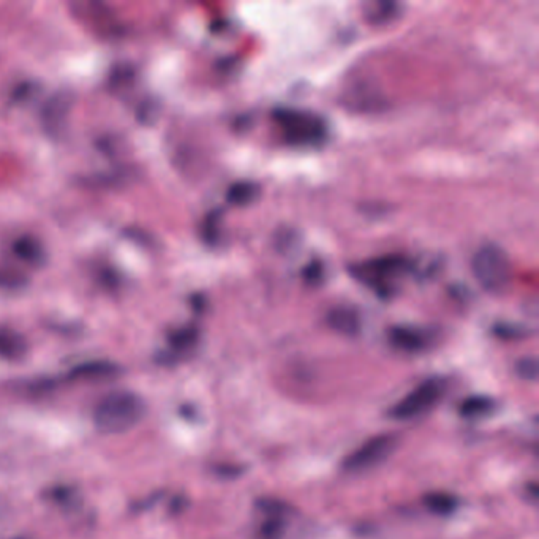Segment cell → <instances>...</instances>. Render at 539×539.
<instances>
[{
	"label": "cell",
	"instance_id": "11",
	"mask_svg": "<svg viewBox=\"0 0 539 539\" xmlns=\"http://www.w3.org/2000/svg\"><path fill=\"white\" fill-rule=\"evenodd\" d=\"M427 508L430 509L432 513L440 515H452L459 506V500L451 494H445V492H433L424 498Z\"/></svg>",
	"mask_w": 539,
	"mask_h": 539
},
{
	"label": "cell",
	"instance_id": "8",
	"mask_svg": "<svg viewBox=\"0 0 539 539\" xmlns=\"http://www.w3.org/2000/svg\"><path fill=\"white\" fill-rule=\"evenodd\" d=\"M327 323H329V326L333 327L334 331L345 334V336H355L361 329L358 312L355 308L345 307V306L333 308L327 314Z\"/></svg>",
	"mask_w": 539,
	"mask_h": 539
},
{
	"label": "cell",
	"instance_id": "2",
	"mask_svg": "<svg viewBox=\"0 0 539 539\" xmlns=\"http://www.w3.org/2000/svg\"><path fill=\"white\" fill-rule=\"evenodd\" d=\"M283 139L295 146H314L326 137V126L320 116L301 109L282 108L274 113Z\"/></svg>",
	"mask_w": 539,
	"mask_h": 539
},
{
	"label": "cell",
	"instance_id": "19",
	"mask_svg": "<svg viewBox=\"0 0 539 539\" xmlns=\"http://www.w3.org/2000/svg\"><path fill=\"white\" fill-rule=\"evenodd\" d=\"M21 285L23 277H18L10 270H0V288H18Z\"/></svg>",
	"mask_w": 539,
	"mask_h": 539
},
{
	"label": "cell",
	"instance_id": "13",
	"mask_svg": "<svg viewBox=\"0 0 539 539\" xmlns=\"http://www.w3.org/2000/svg\"><path fill=\"white\" fill-rule=\"evenodd\" d=\"M13 251L16 253V257L21 258L25 263H38L43 255L40 244L35 239L31 238L18 239L13 245Z\"/></svg>",
	"mask_w": 539,
	"mask_h": 539
},
{
	"label": "cell",
	"instance_id": "12",
	"mask_svg": "<svg viewBox=\"0 0 539 539\" xmlns=\"http://www.w3.org/2000/svg\"><path fill=\"white\" fill-rule=\"evenodd\" d=\"M25 342L19 334L0 331V356L6 359H18L25 353Z\"/></svg>",
	"mask_w": 539,
	"mask_h": 539
},
{
	"label": "cell",
	"instance_id": "15",
	"mask_svg": "<svg viewBox=\"0 0 539 539\" xmlns=\"http://www.w3.org/2000/svg\"><path fill=\"white\" fill-rule=\"evenodd\" d=\"M116 372V365L108 363H89L82 364L80 367H76L71 374L78 376V378H95V376L113 375Z\"/></svg>",
	"mask_w": 539,
	"mask_h": 539
},
{
	"label": "cell",
	"instance_id": "9",
	"mask_svg": "<svg viewBox=\"0 0 539 539\" xmlns=\"http://www.w3.org/2000/svg\"><path fill=\"white\" fill-rule=\"evenodd\" d=\"M70 101L63 95L51 99L43 111V124L48 130L57 133L62 128L65 118L69 114Z\"/></svg>",
	"mask_w": 539,
	"mask_h": 539
},
{
	"label": "cell",
	"instance_id": "14",
	"mask_svg": "<svg viewBox=\"0 0 539 539\" xmlns=\"http://www.w3.org/2000/svg\"><path fill=\"white\" fill-rule=\"evenodd\" d=\"M258 194L257 185H253L251 182H238L234 184L230 192H228V201L232 204H238V206H244L255 200Z\"/></svg>",
	"mask_w": 539,
	"mask_h": 539
},
{
	"label": "cell",
	"instance_id": "17",
	"mask_svg": "<svg viewBox=\"0 0 539 539\" xmlns=\"http://www.w3.org/2000/svg\"><path fill=\"white\" fill-rule=\"evenodd\" d=\"M395 4H389V2H374L370 4L369 16L374 23H382V21H388L391 16L394 14Z\"/></svg>",
	"mask_w": 539,
	"mask_h": 539
},
{
	"label": "cell",
	"instance_id": "4",
	"mask_svg": "<svg viewBox=\"0 0 539 539\" xmlns=\"http://www.w3.org/2000/svg\"><path fill=\"white\" fill-rule=\"evenodd\" d=\"M410 270V263L399 255L374 258L353 268L355 277L376 293L388 296L395 289V280Z\"/></svg>",
	"mask_w": 539,
	"mask_h": 539
},
{
	"label": "cell",
	"instance_id": "10",
	"mask_svg": "<svg viewBox=\"0 0 539 539\" xmlns=\"http://www.w3.org/2000/svg\"><path fill=\"white\" fill-rule=\"evenodd\" d=\"M494 408H496V402L487 395H471L460 403L459 413L467 420H479V418L492 413Z\"/></svg>",
	"mask_w": 539,
	"mask_h": 539
},
{
	"label": "cell",
	"instance_id": "16",
	"mask_svg": "<svg viewBox=\"0 0 539 539\" xmlns=\"http://www.w3.org/2000/svg\"><path fill=\"white\" fill-rule=\"evenodd\" d=\"M198 340V331L194 327H182L179 331L171 336V346L176 352H187L194 348Z\"/></svg>",
	"mask_w": 539,
	"mask_h": 539
},
{
	"label": "cell",
	"instance_id": "6",
	"mask_svg": "<svg viewBox=\"0 0 539 539\" xmlns=\"http://www.w3.org/2000/svg\"><path fill=\"white\" fill-rule=\"evenodd\" d=\"M399 446L397 435L383 433L364 441L352 454L346 456L344 460V470L346 473H364V471L374 470L384 460H388Z\"/></svg>",
	"mask_w": 539,
	"mask_h": 539
},
{
	"label": "cell",
	"instance_id": "1",
	"mask_svg": "<svg viewBox=\"0 0 539 539\" xmlns=\"http://www.w3.org/2000/svg\"><path fill=\"white\" fill-rule=\"evenodd\" d=\"M145 413V401L138 394L111 392L95 408V426L103 433H124L137 426Z\"/></svg>",
	"mask_w": 539,
	"mask_h": 539
},
{
	"label": "cell",
	"instance_id": "18",
	"mask_svg": "<svg viewBox=\"0 0 539 539\" xmlns=\"http://www.w3.org/2000/svg\"><path fill=\"white\" fill-rule=\"evenodd\" d=\"M517 372L524 380H536L538 376V361L534 358L522 359L517 364Z\"/></svg>",
	"mask_w": 539,
	"mask_h": 539
},
{
	"label": "cell",
	"instance_id": "5",
	"mask_svg": "<svg viewBox=\"0 0 539 539\" xmlns=\"http://www.w3.org/2000/svg\"><path fill=\"white\" fill-rule=\"evenodd\" d=\"M445 380H441L439 376L429 378L426 382L421 383L420 386L414 388L411 392H408L402 401L397 402L394 407L391 408L389 416L397 421L418 418L439 403L440 399L445 394Z\"/></svg>",
	"mask_w": 539,
	"mask_h": 539
},
{
	"label": "cell",
	"instance_id": "7",
	"mask_svg": "<svg viewBox=\"0 0 539 539\" xmlns=\"http://www.w3.org/2000/svg\"><path fill=\"white\" fill-rule=\"evenodd\" d=\"M389 339L392 345L403 352H420L426 346V334L416 327L395 326L389 333Z\"/></svg>",
	"mask_w": 539,
	"mask_h": 539
},
{
	"label": "cell",
	"instance_id": "3",
	"mask_svg": "<svg viewBox=\"0 0 539 539\" xmlns=\"http://www.w3.org/2000/svg\"><path fill=\"white\" fill-rule=\"evenodd\" d=\"M471 270L486 291L502 293L508 288L513 268L508 255L496 244H486L475 253Z\"/></svg>",
	"mask_w": 539,
	"mask_h": 539
}]
</instances>
